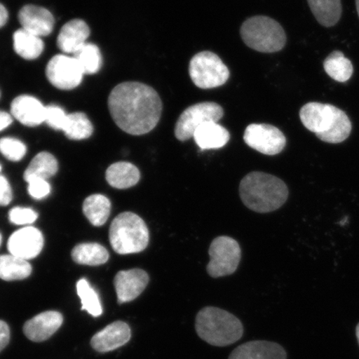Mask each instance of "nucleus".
Returning a JSON list of instances; mask_svg holds the SVG:
<instances>
[{"instance_id":"f8f14e48","label":"nucleus","mask_w":359,"mask_h":359,"mask_svg":"<svg viewBox=\"0 0 359 359\" xmlns=\"http://www.w3.org/2000/svg\"><path fill=\"white\" fill-rule=\"evenodd\" d=\"M43 247L42 233L33 226L20 229L13 233L8 241V250L11 255L25 260L37 257Z\"/></svg>"},{"instance_id":"58836bf2","label":"nucleus","mask_w":359,"mask_h":359,"mask_svg":"<svg viewBox=\"0 0 359 359\" xmlns=\"http://www.w3.org/2000/svg\"><path fill=\"white\" fill-rule=\"evenodd\" d=\"M8 18V15L6 7L0 4V28H2V27L6 25Z\"/></svg>"},{"instance_id":"72a5a7b5","label":"nucleus","mask_w":359,"mask_h":359,"mask_svg":"<svg viewBox=\"0 0 359 359\" xmlns=\"http://www.w3.org/2000/svg\"><path fill=\"white\" fill-rule=\"evenodd\" d=\"M8 218L13 224L25 226L35 222L38 219V214L31 208H15L11 210Z\"/></svg>"},{"instance_id":"9d476101","label":"nucleus","mask_w":359,"mask_h":359,"mask_svg":"<svg viewBox=\"0 0 359 359\" xmlns=\"http://www.w3.org/2000/svg\"><path fill=\"white\" fill-rule=\"evenodd\" d=\"M244 141L259 154L275 156L280 154L286 145V137L279 128L269 124L253 123L246 128Z\"/></svg>"},{"instance_id":"9b49d317","label":"nucleus","mask_w":359,"mask_h":359,"mask_svg":"<svg viewBox=\"0 0 359 359\" xmlns=\"http://www.w3.org/2000/svg\"><path fill=\"white\" fill-rule=\"evenodd\" d=\"M83 72L74 57L58 55L48 62L47 78L53 86L61 90H72L82 83Z\"/></svg>"},{"instance_id":"393cba45","label":"nucleus","mask_w":359,"mask_h":359,"mask_svg":"<svg viewBox=\"0 0 359 359\" xmlns=\"http://www.w3.org/2000/svg\"><path fill=\"white\" fill-rule=\"evenodd\" d=\"M32 273V267L28 260L13 255H0V279L6 281L21 280Z\"/></svg>"},{"instance_id":"412c9836","label":"nucleus","mask_w":359,"mask_h":359,"mask_svg":"<svg viewBox=\"0 0 359 359\" xmlns=\"http://www.w3.org/2000/svg\"><path fill=\"white\" fill-rule=\"evenodd\" d=\"M140 178L141 174L136 165L126 161L111 165L106 172L107 182L116 189H128L136 186Z\"/></svg>"},{"instance_id":"1a4fd4ad","label":"nucleus","mask_w":359,"mask_h":359,"mask_svg":"<svg viewBox=\"0 0 359 359\" xmlns=\"http://www.w3.org/2000/svg\"><path fill=\"white\" fill-rule=\"evenodd\" d=\"M221 105L213 102L196 103L190 106L180 115L175 126V137L177 140L186 142L194 136L196 130L202 124L217 122L223 118Z\"/></svg>"},{"instance_id":"4468645a","label":"nucleus","mask_w":359,"mask_h":359,"mask_svg":"<svg viewBox=\"0 0 359 359\" xmlns=\"http://www.w3.org/2000/svg\"><path fill=\"white\" fill-rule=\"evenodd\" d=\"M131 337L128 325L123 321H116L97 332L92 338L91 345L97 352L107 353L123 346Z\"/></svg>"},{"instance_id":"bb28decb","label":"nucleus","mask_w":359,"mask_h":359,"mask_svg":"<svg viewBox=\"0 0 359 359\" xmlns=\"http://www.w3.org/2000/svg\"><path fill=\"white\" fill-rule=\"evenodd\" d=\"M58 163L55 157L49 152H40L31 161L29 168L26 169L24 178L25 182L31 178H41L48 180L57 173Z\"/></svg>"},{"instance_id":"5701e85b","label":"nucleus","mask_w":359,"mask_h":359,"mask_svg":"<svg viewBox=\"0 0 359 359\" xmlns=\"http://www.w3.org/2000/svg\"><path fill=\"white\" fill-rule=\"evenodd\" d=\"M15 52L27 60H34L42 55L44 44L41 38L21 29L13 34Z\"/></svg>"},{"instance_id":"dca6fc26","label":"nucleus","mask_w":359,"mask_h":359,"mask_svg":"<svg viewBox=\"0 0 359 359\" xmlns=\"http://www.w3.org/2000/svg\"><path fill=\"white\" fill-rule=\"evenodd\" d=\"M19 20L22 29L40 38L50 34L55 26V18L50 11L32 4L21 8Z\"/></svg>"},{"instance_id":"a878e982","label":"nucleus","mask_w":359,"mask_h":359,"mask_svg":"<svg viewBox=\"0 0 359 359\" xmlns=\"http://www.w3.org/2000/svg\"><path fill=\"white\" fill-rule=\"evenodd\" d=\"M72 258L76 263L84 266H100L109 259V254L102 245L97 243H83L74 247Z\"/></svg>"},{"instance_id":"f03ea898","label":"nucleus","mask_w":359,"mask_h":359,"mask_svg":"<svg viewBox=\"0 0 359 359\" xmlns=\"http://www.w3.org/2000/svg\"><path fill=\"white\" fill-rule=\"evenodd\" d=\"M240 196L247 208L258 213L275 212L288 199L289 190L281 179L253 172L241 180Z\"/></svg>"},{"instance_id":"39448f33","label":"nucleus","mask_w":359,"mask_h":359,"mask_svg":"<svg viewBox=\"0 0 359 359\" xmlns=\"http://www.w3.org/2000/svg\"><path fill=\"white\" fill-rule=\"evenodd\" d=\"M110 243L116 253L129 255L142 252L149 243V231L137 214L123 212L111 222Z\"/></svg>"},{"instance_id":"6ab92c4d","label":"nucleus","mask_w":359,"mask_h":359,"mask_svg":"<svg viewBox=\"0 0 359 359\" xmlns=\"http://www.w3.org/2000/svg\"><path fill=\"white\" fill-rule=\"evenodd\" d=\"M89 35L90 29L86 22L82 20H70L62 26L57 36V47L62 53L74 55L87 43Z\"/></svg>"},{"instance_id":"20e7f679","label":"nucleus","mask_w":359,"mask_h":359,"mask_svg":"<svg viewBox=\"0 0 359 359\" xmlns=\"http://www.w3.org/2000/svg\"><path fill=\"white\" fill-rule=\"evenodd\" d=\"M197 335L217 347L228 346L239 341L244 334L242 323L231 313L217 307H205L196 318Z\"/></svg>"},{"instance_id":"c9c22d12","label":"nucleus","mask_w":359,"mask_h":359,"mask_svg":"<svg viewBox=\"0 0 359 359\" xmlns=\"http://www.w3.org/2000/svg\"><path fill=\"white\" fill-rule=\"evenodd\" d=\"M12 199L13 192L10 183L6 177L0 176V205H8Z\"/></svg>"},{"instance_id":"a19ab883","label":"nucleus","mask_w":359,"mask_h":359,"mask_svg":"<svg viewBox=\"0 0 359 359\" xmlns=\"http://www.w3.org/2000/svg\"><path fill=\"white\" fill-rule=\"evenodd\" d=\"M358 15L359 17V0H355Z\"/></svg>"},{"instance_id":"473e14b6","label":"nucleus","mask_w":359,"mask_h":359,"mask_svg":"<svg viewBox=\"0 0 359 359\" xmlns=\"http://www.w3.org/2000/svg\"><path fill=\"white\" fill-rule=\"evenodd\" d=\"M67 118V114L60 107L56 105H48L46 107L45 123H46L49 127L55 130H61V131H62Z\"/></svg>"},{"instance_id":"ddd939ff","label":"nucleus","mask_w":359,"mask_h":359,"mask_svg":"<svg viewBox=\"0 0 359 359\" xmlns=\"http://www.w3.org/2000/svg\"><path fill=\"white\" fill-rule=\"evenodd\" d=\"M149 276L141 269L120 271L116 273L114 285L119 304L133 302L145 290Z\"/></svg>"},{"instance_id":"ea45409f","label":"nucleus","mask_w":359,"mask_h":359,"mask_svg":"<svg viewBox=\"0 0 359 359\" xmlns=\"http://www.w3.org/2000/svg\"><path fill=\"white\" fill-rule=\"evenodd\" d=\"M356 336H357L358 342L359 344V324L357 325V327H356Z\"/></svg>"},{"instance_id":"f3484780","label":"nucleus","mask_w":359,"mask_h":359,"mask_svg":"<svg viewBox=\"0 0 359 359\" xmlns=\"http://www.w3.org/2000/svg\"><path fill=\"white\" fill-rule=\"evenodd\" d=\"M11 114L22 125L36 127L45 123L46 107L32 96L21 95L11 103Z\"/></svg>"},{"instance_id":"7c9ffc66","label":"nucleus","mask_w":359,"mask_h":359,"mask_svg":"<svg viewBox=\"0 0 359 359\" xmlns=\"http://www.w3.org/2000/svg\"><path fill=\"white\" fill-rule=\"evenodd\" d=\"M77 292L82 303V311H86L93 317L100 316L102 308L95 290L92 288L88 280L82 279L77 283Z\"/></svg>"},{"instance_id":"cd10ccee","label":"nucleus","mask_w":359,"mask_h":359,"mask_svg":"<svg viewBox=\"0 0 359 359\" xmlns=\"http://www.w3.org/2000/svg\"><path fill=\"white\" fill-rule=\"evenodd\" d=\"M324 69L330 78L339 83L347 82L353 73L351 61L340 51H334L326 57Z\"/></svg>"},{"instance_id":"4be33fe9","label":"nucleus","mask_w":359,"mask_h":359,"mask_svg":"<svg viewBox=\"0 0 359 359\" xmlns=\"http://www.w3.org/2000/svg\"><path fill=\"white\" fill-rule=\"evenodd\" d=\"M307 2L318 24L326 28L338 24L343 11L341 0H307Z\"/></svg>"},{"instance_id":"2eb2a0df","label":"nucleus","mask_w":359,"mask_h":359,"mask_svg":"<svg viewBox=\"0 0 359 359\" xmlns=\"http://www.w3.org/2000/svg\"><path fill=\"white\" fill-rule=\"evenodd\" d=\"M64 322L60 312L46 311L38 314L25 324L24 334L33 342L40 343L55 334Z\"/></svg>"},{"instance_id":"4c0bfd02","label":"nucleus","mask_w":359,"mask_h":359,"mask_svg":"<svg viewBox=\"0 0 359 359\" xmlns=\"http://www.w3.org/2000/svg\"><path fill=\"white\" fill-rule=\"evenodd\" d=\"M13 122L12 116L8 112L0 111V132L6 129Z\"/></svg>"},{"instance_id":"79ce46f5","label":"nucleus","mask_w":359,"mask_h":359,"mask_svg":"<svg viewBox=\"0 0 359 359\" xmlns=\"http://www.w3.org/2000/svg\"><path fill=\"white\" fill-rule=\"evenodd\" d=\"M1 241H2V237H1V235H0V245H1Z\"/></svg>"},{"instance_id":"f704fd0d","label":"nucleus","mask_w":359,"mask_h":359,"mask_svg":"<svg viewBox=\"0 0 359 359\" xmlns=\"http://www.w3.org/2000/svg\"><path fill=\"white\" fill-rule=\"evenodd\" d=\"M26 182H28V191L29 195L34 199L40 200L49 195L51 191L50 185L47 180L41 178H31Z\"/></svg>"},{"instance_id":"b1692460","label":"nucleus","mask_w":359,"mask_h":359,"mask_svg":"<svg viewBox=\"0 0 359 359\" xmlns=\"http://www.w3.org/2000/svg\"><path fill=\"white\" fill-rule=\"evenodd\" d=\"M83 210L90 223L95 226H102L109 218L111 202L105 196L94 194L84 201Z\"/></svg>"},{"instance_id":"f257e3e1","label":"nucleus","mask_w":359,"mask_h":359,"mask_svg":"<svg viewBox=\"0 0 359 359\" xmlns=\"http://www.w3.org/2000/svg\"><path fill=\"white\" fill-rule=\"evenodd\" d=\"M109 109L112 119L123 132L141 136L158 124L163 102L156 90L148 85L125 82L112 89Z\"/></svg>"},{"instance_id":"7ed1b4c3","label":"nucleus","mask_w":359,"mask_h":359,"mask_svg":"<svg viewBox=\"0 0 359 359\" xmlns=\"http://www.w3.org/2000/svg\"><path fill=\"white\" fill-rule=\"evenodd\" d=\"M299 118L309 131L320 140L338 144L346 140L352 131L348 115L338 107L320 102H308L299 111Z\"/></svg>"},{"instance_id":"a211bd4d","label":"nucleus","mask_w":359,"mask_h":359,"mask_svg":"<svg viewBox=\"0 0 359 359\" xmlns=\"http://www.w3.org/2000/svg\"><path fill=\"white\" fill-rule=\"evenodd\" d=\"M281 345L269 341L255 340L237 347L229 359H286Z\"/></svg>"},{"instance_id":"aec40b11","label":"nucleus","mask_w":359,"mask_h":359,"mask_svg":"<svg viewBox=\"0 0 359 359\" xmlns=\"http://www.w3.org/2000/svg\"><path fill=\"white\" fill-rule=\"evenodd\" d=\"M193 138L201 150H215L226 146L231 135L227 129L218 123L208 122L196 130Z\"/></svg>"},{"instance_id":"0eeeda50","label":"nucleus","mask_w":359,"mask_h":359,"mask_svg":"<svg viewBox=\"0 0 359 359\" xmlns=\"http://www.w3.org/2000/svg\"><path fill=\"white\" fill-rule=\"evenodd\" d=\"M189 74L193 83L201 89L222 86L230 78V71L221 57L210 51H203L191 58Z\"/></svg>"},{"instance_id":"37998d69","label":"nucleus","mask_w":359,"mask_h":359,"mask_svg":"<svg viewBox=\"0 0 359 359\" xmlns=\"http://www.w3.org/2000/svg\"><path fill=\"white\" fill-rule=\"evenodd\" d=\"M1 169H2L1 165H0V172H1Z\"/></svg>"},{"instance_id":"c756f323","label":"nucleus","mask_w":359,"mask_h":359,"mask_svg":"<svg viewBox=\"0 0 359 359\" xmlns=\"http://www.w3.org/2000/svg\"><path fill=\"white\" fill-rule=\"evenodd\" d=\"M74 57L84 74H94L101 69V52L95 44L85 43L74 53Z\"/></svg>"},{"instance_id":"c85d7f7f","label":"nucleus","mask_w":359,"mask_h":359,"mask_svg":"<svg viewBox=\"0 0 359 359\" xmlns=\"http://www.w3.org/2000/svg\"><path fill=\"white\" fill-rule=\"evenodd\" d=\"M62 131L71 140H83L92 136L93 127L88 116L83 112H74L67 114Z\"/></svg>"},{"instance_id":"2f4dec72","label":"nucleus","mask_w":359,"mask_h":359,"mask_svg":"<svg viewBox=\"0 0 359 359\" xmlns=\"http://www.w3.org/2000/svg\"><path fill=\"white\" fill-rule=\"evenodd\" d=\"M27 148L25 143L16 138L4 137L0 139V152L12 161H19L24 158Z\"/></svg>"},{"instance_id":"423d86ee","label":"nucleus","mask_w":359,"mask_h":359,"mask_svg":"<svg viewBox=\"0 0 359 359\" xmlns=\"http://www.w3.org/2000/svg\"><path fill=\"white\" fill-rule=\"evenodd\" d=\"M241 36L247 46L260 53L279 52L286 43L284 29L267 16L249 18L241 25Z\"/></svg>"},{"instance_id":"e433bc0d","label":"nucleus","mask_w":359,"mask_h":359,"mask_svg":"<svg viewBox=\"0 0 359 359\" xmlns=\"http://www.w3.org/2000/svg\"><path fill=\"white\" fill-rule=\"evenodd\" d=\"M11 339L10 327L6 322L0 320V353L6 348Z\"/></svg>"},{"instance_id":"6e6552de","label":"nucleus","mask_w":359,"mask_h":359,"mask_svg":"<svg viewBox=\"0 0 359 359\" xmlns=\"http://www.w3.org/2000/svg\"><path fill=\"white\" fill-rule=\"evenodd\" d=\"M208 272L213 278L228 276L239 266L241 250L238 242L229 236L215 238L209 249Z\"/></svg>"}]
</instances>
